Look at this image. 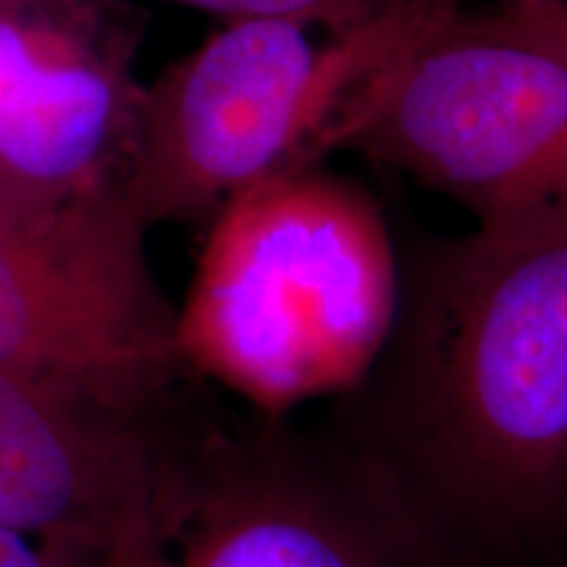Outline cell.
Segmentation results:
<instances>
[{"mask_svg":"<svg viewBox=\"0 0 567 567\" xmlns=\"http://www.w3.org/2000/svg\"><path fill=\"white\" fill-rule=\"evenodd\" d=\"M318 423L442 567H567V239L410 247L384 342Z\"/></svg>","mask_w":567,"mask_h":567,"instance_id":"obj_1","label":"cell"},{"mask_svg":"<svg viewBox=\"0 0 567 567\" xmlns=\"http://www.w3.org/2000/svg\"><path fill=\"white\" fill-rule=\"evenodd\" d=\"M396 302L400 260L375 205L321 163L289 168L210 218L179 344L193 373L287 415L360 379Z\"/></svg>","mask_w":567,"mask_h":567,"instance_id":"obj_2","label":"cell"},{"mask_svg":"<svg viewBox=\"0 0 567 567\" xmlns=\"http://www.w3.org/2000/svg\"><path fill=\"white\" fill-rule=\"evenodd\" d=\"M342 151L450 197L507 234L567 189L563 0L467 11L425 0L360 97Z\"/></svg>","mask_w":567,"mask_h":567,"instance_id":"obj_3","label":"cell"},{"mask_svg":"<svg viewBox=\"0 0 567 567\" xmlns=\"http://www.w3.org/2000/svg\"><path fill=\"white\" fill-rule=\"evenodd\" d=\"M425 0L344 34L289 19L224 21L145 84L124 193L147 229L210 224L226 203L342 151L368 84Z\"/></svg>","mask_w":567,"mask_h":567,"instance_id":"obj_4","label":"cell"},{"mask_svg":"<svg viewBox=\"0 0 567 567\" xmlns=\"http://www.w3.org/2000/svg\"><path fill=\"white\" fill-rule=\"evenodd\" d=\"M101 567H442L323 431L184 400L137 520Z\"/></svg>","mask_w":567,"mask_h":567,"instance_id":"obj_5","label":"cell"},{"mask_svg":"<svg viewBox=\"0 0 567 567\" xmlns=\"http://www.w3.org/2000/svg\"><path fill=\"white\" fill-rule=\"evenodd\" d=\"M176 408L134 415L0 368V526L101 567L147 505Z\"/></svg>","mask_w":567,"mask_h":567,"instance_id":"obj_6","label":"cell"},{"mask_svg":"<svg viewBox=\"0 0 567 567\" xmlns=\"http://www.w3.org/2000/svg\"><path fill=\"white\" fill-rule=\"evenodd\" d=\"M0 13V172L24 197L124 187L145 82L90 17Z\"/></svg>","mask_w":567,"mask_h":567,"instance_id":"obj_7","label":"cell"},{"mask_svg":"<svg viewBox=\"0 0 567 567\" xmlns=\"http://www.w3.org/2000/svg\"><path fill=\"white\" fill-rule=\"evenodd\" d=\"M172 3L216 13L224 21L289 19L329 34H344L384 17L400 0H172Z\"/></svg>","mask_w":567,"mask_h":567,"instance_id":"obj_8","label":"cell"},{"mask_svg":"<svg viewBox=\"0 0 567 567\" xmlns=\"http://www.w3.org/2000/svg\"><path fill=\"white\" fill-rule=\"evenodd\" d=\"M563 9L567 13V0H563ZM476 231V229H473ZM486 243L507 250H523V247H542L551 243H565L567 239V189L549 205L542 216L534 221L520 226V229L507 234H484L478 231Z\"/></svg>","mask_w":567,"mask_h":567,"instance_id":"obj_9","label":"cell"},{"mask_svg":"<svg viewBox=\"0 0 567 567\" xmlns=\"http://www.w3.org/2000/svg\"><path fill=\"white\" fill-rule=\"evenodd\" d=\"M0 567H80L45 544L0 526Z\"/></svg>","mask_w":567,"mask_h":567,"instance_id":"obj_10","label":"cell"},{"mask_svg":"<svg viewBox=\"0 0 567 567\" xmlns=\"http://www.w3.org/2000/svg\"><path fill=\"white\" fill-rule=\"evenodd\" d=\"M502 3H509V6H517V3H538V0H502Z\"/></svg>","mask_w":567,"mask_h":567,"instance_id":"obj_11","label":"cell"}]
</instances>
